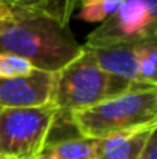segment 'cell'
<instances>
[{
    "mask_svg": "<svg viewBox=\"0 0 157 159\" xmlns=\"http://www.w3.org/2000/svg\"><path fill=\"white\" fill-rule=\"evenodd\" d=\"M77 6L74 0H45V12L65 25H69L71 16Z\"/></svg>",
    "mask_w": 157,
    "mask_h": 159,
    "instance_id": "cell-13",
    "label": "cell"
},
{
    "mask_svg": "<svg viewBox=\"0 0 157 159\" xmlns=\"http://www.w3.org/2000/svg\"><path fill=\"white\" fill-rule=\"evenodd\" d=\"M54 73L33 68L29 73L0 79V108H33L51 104Z\"/></svg>",
    "mask_w": 157,
    "mask_h": 159,
    "instance_id": "cell-6",
    "label": "cell"
},
{
    "mask_svg": "<svg viewBox=\"0 0 157 159\" xmlns=\"http://www.w3.org/2000/svg\"><path fill=\"white\" fill-rule=\"evenodd\" d=\"M122 0H80L79 17L85 22H105L111 17Z\"/></svg>",
    "mask_w": 157,
    "mask_h": 159,
    "instance_id": "cell-11",
    "label": "cell"
},
{
    "mask_svg": "<svg viewBox=\"0 0 157 159\" xmlns=\"http://www.w3.org/2000/svg\"><path fill=\"white\" fill-rule=\"evenodd\" d=\"M157 40V0H122L117 11L88 34L83 45Z\"/></svg>",
    "mask_w": 157,
    "mask_h": 159,
    "instance_id": "cell-5",
    "label": "cell"
},
{
    "mask_svg": "<svg viewBox=\"0 0 157 159\" xmlns=\"http://www.w3.org/2000/svg\"><path fill=\"white\" fill-rule=\"evenodd\" d=\"M139 84L114 77L96 63L88 50L54 73L51 104L60 113H72L122 94ZM145 87V85H143Z\"/></svg>",
    "mask_w": 157,
    "mask_h": 159,
    "instance_id": "cell-3",
    "label": "cell"
},
{
    "mask_svg": "<svg viewBox=\"0 0 157 159\" xmlns=\"http://www.w3.org/2000/svg\"><path fill=\"white\" fill-rule=\"evenodd\" d=\"M31 70L33 66L26 60L17 56H12V54L0 53V79L22 76V74L29 73Z\"/></svg>",
    "mask_w": 157,
    "mask_h": 159,
    "instance_id": "cell-12",
    "label": "cell"
},
{
    "mask_svg": "<svg viewBox=\"0 0 157 159\" xmlns=\"http://www.w3.org/2000/svg\"><path fill=\"white\" fill-rule=\"evenodd\" d=\"M59 113L52 104L0 108V159H37L54 130Z\"/></svg>",
    "mask_w": 157,
    "mask_h": 159,
    "instance_id": "cell-4",
    "label": "cell"
},
{
    "mask_svg": "<svg viewBox=\"0 0 157 159\" xmlns=\"http://www.w3.org/2000/svg\"><path fill=\"white\" fill-rule=\"evenodd\" d=\"M0 53L26 60L33 68L55 73L82 53L69 25L42 11L12 12L0 33Z\"/></svg>",
    "mask_w": 157,
    "mask_h": 159,
    "instance_id": "cell-1",
    "label": "cell"
},
{
    "mask_svg": "<svg viewBox=\"0 0 157 159\" xmlns=\"http://www.w3.org/2000/svg\"><path fill=\"white\" fill-rule=\"evenodd\" d=\"M0 6L8 8L11 12H25V11L45 12V0H0Z\"/></svg>",
    "mask_w": 157,
    "mask_h": 159,
    "instance_id": "cell-14",
    "label": "cell"
},
{
    "mask_svg": "<svg viewBox=\"0 0 157 159\" xmlns=\"http://www.w3.org/2000/svg\"><path fill=\"white\" fill-rule=\"evenodd\" d=\"M157 124L125 130L99 141L97 159H139Z\"/></svg>",
    "mask_w": 157,
    "mask_h": 159,
    "instance_id": "cell-8",
    "label": "cell"
},
{
    "mask_svg": "<svg viewBox=\"0 0 157 159\" xmlns=\"http://www.w3.org/2000/svg\"><path fill=\"white\" fill-rule=\"evenodd\" d=\"M82 47L91 53L96 63L105 73L131 84H139L136 45L105 43V45H82Z\"/></svg>",
    "mask_w": 157,
    "mask_h": 159,
    "instance_id": "cell-7",
    "label": "cell"
},
{
    "mask_svg": "<svg viewBox=\"0 0 157 159\" xmlns=\"http://www.w3.org/2000/svg\"><path fill=\"white\" fill-rule=\"evenodd\" d=\"M11 17H12V12H11L8 8L0 6V33H2V30L8 25V22L11 20Z\"/></svg>",
    "mask_w": 157,
    "mask_h": 159,
    "instance_id": "cell-16",
    "label": "cell"
},
{
    "mask_svg": "<svg viewBox=\"0 0 157 159\" xmlns=\"http://www.w3.org/2000/svg\"><path fill=\"white\" fill-rule=\"evenodd\" d=\"M77 134L105 139L116 133L157 124V88L136 85L96 105L68 113Z\"/></svg>",
    "mask_w": 157,
    "mask_h": 159,
    "instance_id": "cell-2",
    "label": "cell"
},
{
    "mask_svg": "<svg viewBox=\"0 0 157 159\" xmlns=\"http://www.w3.org/2000/svg\"><path fill=\"white\" fill-rule=\"evenodd\" d=\"M139 159H157V134L153 133L151 138L148 139L143 152L140 153Z\"/></svg>",
    "mask_w": 157,
    "mask_h": 159,
    "instance_id": "cell-15",
    "label": "cell"
},
{
    "mask_svg": "<svg viewBox=\"0 0 157 159\" xmlns=\"http://www.w3.org/2000/svg\"><path fill=\"white\" fill-rule=\"evenodd\" d=\"M139 66V84L157 88V40H146L136 45Z\"/></svg>",
    "mask_w": 157,
    "mask_h": 159,
    "instance_id": "cell-10",
    "label": "cell"
},
{
    "mask_svg": "<svg viewBox=\"0 0 157 159\" xmlns=\"http://www.w3.org/2000/svg\"><path fill=\"white\" fill-rule=\"evenodd\" d=\"M97 139L65 138L59 141H48L37 159H97Z\"/></svg>",
    "mask_w": 157,
    "mask_h": 159,
    "instance_id": "cell-9",
    "label": "cell"
}]
</instances>
